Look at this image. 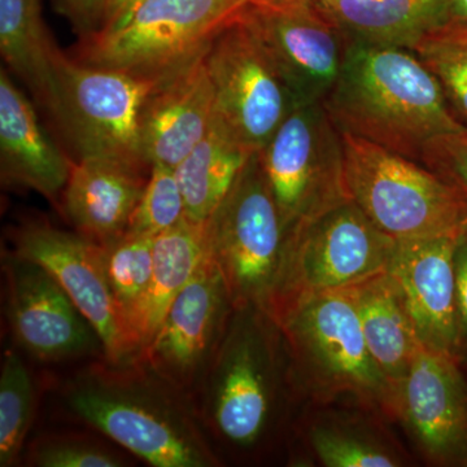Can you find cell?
<instances>
[{
	"label": "cell",
	"mask_w": 467,
	"mask_h": 467,
	"mask_svg": "<svg viewBox=\"0 0 467 467\" xmlns=\"http://www.w3.org/2000/svg\"><path fill=\"white\" fill-rule=\"evenodd\" d=\"M153 243V238L124 234L115 241L100 244L107 282L126 333L133 344L135 358L138 350L134 326L152 278Z\"/></svg>",
	"instance_id": "obj_27"
},
{
	"label": "cell",
	"mask_w": 467,
	"mask_h": 467,
	"mask_svg": "<svg viewBox=\"0 0 467 467\" xmlns=\"http://www.w3.org/2000/svg\"><path fill=\"white\" fill-rule=\"evenodd\" d=\"M343 134L350 201L395 241L456 235L467 226V201L431 169Z\"/></svg>",
	"instance_id": "obj_5"
},
{
	"label": "cell",
	"mask_w": 467,
	"mask_h": 467,
	"mask_svg": "<svg viewBox=\"0 0 467 467\" xmlns=\"http://www.w3.org/2000/svg\"><path fill=\"white\" fill-rule=\"evenodd\" d=\"M0 52L39 106L54 115L60 48L43 21L41 0H0Z\"/></svg>",
	"instance_id": "obj_25"
},
{
	"label": "cell",
	"mask_w": 467,
	"mask_h": 467,
	"mask_svg": "<svg viewBox=\"0 0 467 467\" xmlns=\"http://www.w3.org/2000/svg\"><path fill=\"white\" fill-rule=\"evenodd\" d=\"M245 0H147L119 30L81 38L75 57L90 66L158 77L198 54Z\"/></svg>",
	"instance_id": "obj_10"
},
{
	"label": "cell",
	"mask_w": 467,
	"mask_h": 467,
	"mask_svg": "<svg viewBox=\"0 0 467 467\" xmlns=\"http://www.w3.org/2000/svg\"><path fill=\"white\" fill-rule=\"evenodd\" d=\"M184 220L186 204L174 169L150 165L149 181L125 234L155 239Z\"/></svg>",
	"instance_id": "obj_29"
},
{
	"label": "cell",
	"mask_w": 467,
	"mask_h": 467,
	"mask_svg": "<svg viewBox=\"0 0 467 467\" xmlns=\"http://www.w3.org/2000/svg\"><path fill=\"white\" fill-rule=\"evenodd\" d=\"M3 270L8 321L21 348L43 362L104 356L94 326L45 267L7 252Z\"/></svg>",
	"instance_id": "obj_17"
},
{
	"label": "cell",
	"mask_w": 467,
	"mask_h": 467,
	"mask_svg": "<svg viewBox=\"0 0 467 467\" xmlns=\"http://www.w3.org/2000/svg\"><path fill=\"white\" fill-rule=\"evenodd\" d=\"M11 241L9 252L45 267L94 326L107 361L121 364L135 358L133 344L107 282L100 244L77 232H64L39 221L18 226Z\"/></svg>",
	"instance_id": "obj_16"
},
{
	"label": "cell",
	"mask_w": 467,
	"mask_h": 467,
	"mask_svg": "<svg viewBox=\"0 0 467 467\" xmlns=\"http://www.w3.org/2000/svg\"><path fill=\"white\" fill-rule=\"evenodd\" d=\"M396 241L352 201L285 235L284 264L267 315L321 292L342 290L389 270Z\"/></svg>",
	"instance_id": "obj_7"
},
{
	"label": "cell",
	"mask_w": 467,
	"mask_h": 467,
	"mask_svg": "<svg viewBox=\"0 0 467 467\" xmlns=\"http://www.w3.org/2000/svg\"><path fill=\"white\" fill-rule=\"evenodd\" d=\"M73 160L67 159L39 124L32 101L0 70V175L9 186L24 187L60 202Z\"/></svg>",
	"instance_id": "obj_20"
},
{
	"label": "cell",
	"mask_w": 467,
	"mask_h": 467,
	"mask_svg": "<svg viewBox=\"0 0 467 467\" xmlns=\"http://www.w3.org/2000/svg\"><path fill=\"white\" fill-rule=\"evenodd\" d=\"M58 14L69 21L81 38L99 32L107 0H54Z\"/></svg>",
	"instance_id": "obj_34"
},
{
	"label": "cell",
	"mask_w": 467,
	"mask_h": 467,
	"mask_svg": "<svg viewBox=\"0 0 467 467\" xmlns=\"http://www.w3.org/2000/svg\"><path fill=\"white\" fill-rule=\"evenodd\" d=\"M456 267V340L453 358L467 371V226L460 233L454 250Z\"/></svg>",
	"instance_id": "obj_33"
},
{
	"label": "cell",
	"mask_w": 467,
	"mask_h": 467,
	"mask_svg": "<svg viewBox=\"0 0 467 467\" xmlns=\"http://www.w3.org/2000/svg\"><path fill=\"white\" fill-rule=\"evenodd\" d=\"M207 46L160 76L144 101L140 147L150 167H177L201 142L213 121L216 95L205 60Z\"/></svg>",
	"instance_id": "obj_18"
},
{
	"label": "cell",
	"mask_w": 467,
	"mask_h": 467,
	"mask_svg": "<svg viewBox=\"0 0 467 467\" xmlns=\"http://www.w3.org/2000/svg\"><path fill=\"white\" fill-rule=\"evenodd\" d=\"M146 2L147 0H107L103 26L99 32H115L126 26L134 16L135 12Z\"/></svg>",
	"instance_id": "obj_35"
},
{
	"label": "cell",
	"mask_w": 467,
	"mask_h": 467,
	"mask_svg": "<svg viewBox=\"0 0 467 467\" xmlns=\"http://www.w3.org/2000/svg\"><path fill=\"white\" fill-rule=\"evenodd\" d=\"M451 26L467 29V0H450Z\"/></svg>",
	"instance_id": "obj_36"
},
{
	"label": "cell",
	"mask_w": 467,
	"mask_h": 467,
	"mask_svg": "<svg viewBox=\"0 0 467 467\" xmlns=\"http://www.w3.org/2000/svg\"><path fill=\"white\" fill-rule=\"evenodd\" d=\"M418 462L467 467V371L447 353L420 347L396 399Z\"/></svg>",
	"instance_id": "obj_14"
},
{
	"label": "cell",
	"mask_w": 467,
	"mask_h": 467,
	"mask_svg": "<svg viewBox=\"0 0 467 467\" xmlns=\"http://www.w3.org/2000/svg\"><path fill=\"white\" fill-rule=\"evenodd\" d=\"M456 235L396 241L389 275L425 348L453 358L456 340Z\"/></svg>",
	"instance_id": "obj_19"
},
{
	"label": "cell",
	"mask_w": 467,
	"mask_h": 467,
	"mask_svg": "<svg viewBox=\"0 0 467 467\" xmlns=\"http://www.w3.org/2000/svg\"><path fill=\"white\" fill-rule=\"evenodd\" d=\"M292 379L306 402L350 400L396 425V396L371 358L352 287L321 292L279 310Z\"/></svg>",
	"instance_id": "obj_4"
},
{
	"label": "cell",
	"mask_w": 467,
	"mask_h": 467,
	"mask_svg": "<svg viewBox=\"0 0 467 467\" xmlns=\"http://www.w3.org/2000/svg\"><path fill=\"white\" fill-rule=\"evenodd\" d=\"M36 411L32 377L20 356L7 349L0 374V466H14L23 453Z\"/></svg>",
	"instance_id": "obj_28"
},
{
	"label": "cell",
	"mask_w": 467,
	"mask_h": 467,
	"mask_svg": "<svg viewBox=\"0 0 467 467\" xmlns=\"http://www.w3.org/2000/svg\"><path fill=\"white\" fill-rule=\"evenodd\" d=\"M254 153L216 109L201 142L174 168L190 223H208Z\"/></svg>",
	"instance_id": "obj_24"
},
{
	"label": "cell",
	"mask_w": 467,
	"mask_h": 467,
	"mask_svg": "<svg viewBox=\"0 0 467 467\" xmlns=\"http://www.w3.org/2000/svg\"><path fill=\"white\" fill-rule=\"evenodd\" d=\"M202 386L205 425L243 460L285 445L303 407L281 327L254 306L234 309Z\"/></svg>",
	"instance_id": "obj_1"
},
{
	"label": "cell",
	"mask_w": 467,
	"mask_h": 467,
	"mask_svg": "<svg viewBox=\"0 0 467 467\" xmlns=\"http://www.w3.org/2000/svg\"><path fill=\"white\" fill-rule=\"evenodd\" d=\"M150 171L115 160H76L61 196V211L77 233L107 244L128 230Z\"/></svg>",
	"instance_id": "obj_21"
},
{
	"label": "cell",
	"mask_w": 467,
	"mask_h": 467,
	"mask_svg": "<svg viewBox=\"0 0 467 467\" xmlns=\"http://www.w3.org/2000/svg\"><path fill=\"white\" fill-rule=\"evenodd\" d=\"M234 309L225 278L208 251L137 358L178 389L192 392L204 379Z\"/></svg>",
	"instance_id": "obj_13"
},
{
	"label": "cell",
	"mask_w": 467,
	"mask_h": 467,
	"mask_svg": "<svg viewBox=\"0 0 467 467\" xmlns=\"http://www.w3.org/2000/svg\"><path fill=\"white\" fill-rule=\"evenodd\" d=\"M349 42L414 51L451 26L450 0H316Z\"/></svg>",
	"instance_id": "obj_22"
},
{
	"label": "cell",
	"mask_w": 467,
	"mask_h": 467,
	"mask_svg": "<svg viewBox=\"0 0 467 467\" xmlns=\"http://www.w3.org/2000/svg\"><path fill=\"white\" fill-rule=\"evenodd\" d=\"M259 156L285 235L350 201L343 134L324 103L292 110Z\"/></svg>",
	"instance_id": "obj_9"
},
{
	"label": "cell",
	"mask_w": 467,
	"mask_h": 467,
	"mask_svg": "<svg viewBox=\"0 0 467 467\" xmlns=\"http://www.w3.org/2000/svg\"><path fill=\"white\" fill-rule=\"evenodd\" d=\"M248 5H300V3L315 2V0H245Z\"/></svg>",
	"instance_id": "obj_38"
},
{
	"label": "cell",
	"mask_w": 467,
	"mask_h": 467,
	"mask_svg": "<svg viewBox=\"0 0 467 467\" xmlns=\"http://www.w3.org/2000/svg\"><path fill=\"white\" fill-rule=\"evenodd\" d=\"M30 465L38 467H119L124 457L88 435H46L30 445Z\"/></svg>",
	"instance_id": "obj_30"
},
{
	"label": "cell",
	"mask_w": 467,
	"mask_h": 467,
	"mask_svg": "<svg viewBox=\"0 0 467 467\" xmlns=\"http://www.w3.org/2000/svg\"><path fill=\"white\" fill-rule=\"evenodd\" d=\"M324 107L342 133L418 162L431 144L467 133L434 73L405 48L349 42Z\"/></svg>",
	"instance_id": "obj_3"
},
{
	"label": "cell",
	"mask_w": 467,
	"mask_h": 467,
	"mask_svg": "<svg viewBox=\"0 0 467 467\" xmlns=\"http://www.w3.org/2000/svg\"><path fill=\"white\" fill-rule=\"evenodd\" d=\"M414 52L441 82L451 109L467 122V46L430 36Z\"/></svg>",
	"instance_id": "obj_31"
},
{
	"label": "cell",
	"mask_w": 467,
	"mask_h": 467,
	"mask_svg": "<svg viewBox=\"0 0 467 467\" xmlns=\"http://www.w3.org/2000/svg\"><path fill=\"white\" fill-rule=\"evenodd\" d=\"M241 17L259 39L297 107L324 103L342 70L349 41L317 3L245 5Z\"/></svg>",
	"instance_id": "obj_12"
},
{
	"label": "cell",
	"mask_w": 467,
	"mask_h": 467,
	"mask_svg": "<svg viewBox=\"0 0 467 467\" xmlns=\"http://www.w3.org/2000/svg\"><path fill=\"white\" fill-rule=\"evenodd\" d=\"M393 423L350 400L306 402L292 422L285 450L296 467H413L417 457Z\"/></svg>",
	"instance_id": "obj_15"
},
{
	"label": "cell",
	"mask_w": 467,
	"mask_h": 467,
	"mask_svg": "<svg viewBox=\"0 0 467 467\" xmlns=\"http://www.w3.org/2000/svg\"><path fill=\"white\" fill-rule=\"evenodd\" d=\"M436 38L447 39V41L461 43V45L467 46V29H461V27L448 26L442 29L441 32L436 33Z\"/></svg>",
	"instance_id": "obj_37"
},
{
	"label": "cell",
	"mask_w": 467,
	"mask_h": 467,
	"mask_svg": "<svg viewBox=\"0 0 467 467\" xmlns=\"http://www.w3.org/2000/svg\"><path fill=\"white\" fill-rule=\"evenodd\" d=\"M352 290L368 352L398 399L422 347L401 292L389 272L352 285Z\"/></svg>",
	"instance_id": "obj_23"
},
{
	"label": "cell",
	"mask_w": 467,
	"mask_h": 467,
	"mask_svg": "<svg viewBox=\"0 0 467 467\" xmlns=\"http://www.w3.org/2000/svg\"><path fill=\"white\" fill-rule=\"evenodd\" d=\"M207 252V223L184 220L156 236L152 278L134 326L137 358L152 342L174 297L195 275Z\"/></svg>",
	"instance_id": "obj_26"
},
{
	"label": "cell",
	"mask_w": 467,
	"mask_h": 467,
	"mask_svg": "<svg viewBox=\"0 0 467 467\" xmlns=\"http://www.w3.org/2000/svg\"><path fill=\"white\" fill-rule=\"evenodd\" d=\"M420 164L456 187L467 201V133L431 144Z\"/></svg>",
	"instance_id": "obj_32"
},
{
	"label": "cell",
	"mask_w": 467,
	"mask_h": 467,
	"mask_svg": "<svg viewBox=\"0 0 467 467\" xmlns=\"http://www.w3.org/2000/svg\"><path fill=\"white\" fill-rule=\"evenodd\" d=\"M207 238L234 306H254L267 313L284 264L285 234L259 152L209 218Z\"/></svg>",
	"instance_id": "obj_8"
},
{
	"label": "cell",
	"mask_w": 467,
	"mask_h": 467,
	"mask_svg": "<svg viewBox=\"0 0 467 467\" xmlns=\"http://www.w3.org/2000/svg\"><path fill=\"white\" fill-rule=\"evenodd\" d=\"M190 393L140 358H106L70 378L61 391L69 416L156 467H217Z\"/></svg>",
	"instance_id": "obj_2"
},
{
	"label": "cell",
	"mask_w": 467,
	"mask_h": 467,
	"mask_svg": "<svg viewBox=\"0 0 467 467\" xmlns=\"http://www.w3.org/2000/svg\"><path fill=\"white\" fill-rule=\"evenodd\" d=\"M205 60L218 115L259 152L297 106L241 11L214 34Z\"/></svg>",
	"instance_id": "obj_11"
},
{
	"label": "cell",
	"mask_w": 467,
	"mask_h": 467,
	"mask_svg": "<svg viewBox=\"0 0 467 467\" xmlns=\"http://www.w3.org/2000/svg\"><path fill=\"white\" fill-rule=\"evenodd\" d=\"M160 76L90 66L58 52L54 117L78 159L150 169L140 147V113Z\"/></svg>",
	"instance_id": "obj_6"
}]
</instances>
